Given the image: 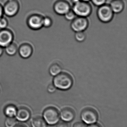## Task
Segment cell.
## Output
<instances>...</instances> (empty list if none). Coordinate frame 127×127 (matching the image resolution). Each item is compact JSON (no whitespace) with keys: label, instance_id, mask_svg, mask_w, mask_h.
<instances>
[{"label":"cell","instance_id":"8fae6325","mask_svg":"<svg viewBox=\"0 0 127 127\" xmlns=\"http://www.w3.org/2000/svg\"><path fill=\"white\" fill-rule=\"evenodd\" d=\"M31 115L30 110L27 107L23 106L18 108L15 117L18 121L25 122L29 119Z\"/></svg>","mask_w":127,"mask_h":127},{"label":"cell","instance_id":"7402d4cb","mask_svg":"<svg viewBox=\"0 0 127 127\" xmlns=\"http://www.w3.org/2000/svg\"><path fill=\"white\" fill-rule=\"evenodd\" d=\"M64 18L68 21H72L77 16L75 14L72 9L70 10L64 15Z\"/></svg>","mask_w":127,"mask_h":127},{"label":"cell","instance_id":"e0dca14e","mask_svg":"<svg viewBox=\"0 0 127 127\" xmlns=\"http://www.w3.org/2000/svg\"><path fill=\"white\" fill-rule=\"evenodd\" d=\"M17 110V108L14 105H8L5 108L4 113L8 117H14L16 116Z\"/></svg>","mask_w":127,"mask_h":127},{"label":"cell","instance_id":"1f68e13d","mask_svg":"<svg viewBox=\"0 0 127 127\" xmlns=\"http://www.w3.org/2000/svg\"><path fill=\"white\" fill-rule=\"evenodd\" d=\"M80 1V0H71V2H72V3H73V5L77 3L78 2Z\"/></svg>","mask_w":127,"mask_h":127},{"label":"cell","instance_id":"3957f363","mask_svg":"<svg viewBox=\"0 0 127 127\" xmlns=\"http://www.w3.org/2000/svg\"><path fill=\"white\" fill-rule=\"evenodd\" d=\"M98 7L96 15L98 20L104 23L111 22L113 18L114 13L109 5L105 4Z\"/></svg>","mask_w":127,"mask_h":127},{"label":"cell","instance_id":"4fadbf2b","mask_svg":"<svg viewBox=\"0 0 127 127\" xmlns=\"http://www.w3.org/2000/svg\"><path fill=\"white\" fill-rule=\"evenodd\" d=\"M60 116L63 121L69 122L72 121L75 118V114L74 111L72 108L66 107L62 110Z\"/></svg>","mask_w":127,"mask_h":127},{"label":"cell","instance_id":"cb8c5ba5","mask_svg":"<svg viewBox=\"0 0 127 127\" xmlns=\"http://www.w3.org/2000/svg\"><path fill=\"white\" fill-rule=\"evenodd\" d=\"M93 4L95 6L99 7L106 4L107 0H91Z\"/></svg>","mask_w":127,"mask_h":127},{"label":"cell","instance_id":"52a82bcc","mask_svg":"<svg viewBox=\"0 0 127 127\" xmlns=\"http://www.w3.org/2000/svg\"><path fill=\"white\" fill-rule=\"evenodd\" d=\"M98 113L92 108L88 107L83 110L81 114L82 121L87 124L95 123L98 120Z\"/></svg>","mask_w":127,"mask_h":127},{"label":"cell","instance_id":"7a4b0ae2","mask_svg":"<svg viewBox=\"0 0 127 127\" xmlns=\"http://www.w3.org/2000/svg\"><path fill=\"white\" fill-rule=\"evenodd\" d=\"M77 17L87 18L92 13V7L89 2L80 1L73 5L71 8Z\"/></svg>","mask_w":127,"mask_h":127},{"label":"cell","instance_id":"4dcf8cb0","mask_svg":"<svg viewBox=\"0 0 127 127\" xmlns=\"http://www.w3.org/2000/svg\"><path fill=\"white\" fill-rule=\"evenodd\" d=\"M14 127H27L26 126L23 124H19L16 125Z\"/></svg>","mask_w":127,"mask_h":127},{"label":"cell","instance_id":"83f0119b","mask_svg":"<svg viewBox=\"0 0 127 127\" xmlns=\"http://www.w3.org/2000/svg\"><path fill=\"white\" fill-rule=\"evenodd\" d=\"M3 8L2 5L0 4V18L3 17Z\"/></svg>","mask_w":127,"mask_h":127},{"label":"cell","instance_id":"8992f818","mask_svg":"<svg viewBox=\"0 0 127 127\" xmlns=\"http://www.w3.org/2000/svg\"><path fill=\"white\" fill-rule=\"evenodd\" d=\"M20 4L17 0H8L3 8V13L7 17H14L19 12Z\"/></svg>","mask_w":127,"mask_h":127},{"label":"cell","instance_id":"d4e9b609","mask_svg":"<svg viewBox=\"0 0 127 127\" xmlns=\"http://www.w3.org/2000/svg\"><path fill=\"white\" fill-rule=\"evenodd\" d=\"M56 88L55 85L53 84H50L47 87V91L49 93H53L55 91Z\"/></svg>","mask_w":127,"mask_h":127},{"label":"cell","instance_id":"5b68a950","mask_svg":"<svg viewBox=\"0 0 127 127\" xmlns=\"http://www.w3.org/2000/svg\"><path fill=\"white\" fill-rule=\"evenodd\" d=\"M89 21L87 18L76 17L70 24V27L75 32H84L88 28Z\"/></svg>","mask_w":127,"mask_h":127},{"label":"cell","instance_id":"30bf717a","mask_svg":"<svg viewBox=\"0 0 127 127\" xmlns=\"http://www.w3.org/2000/svg\"><path fill=\"white\" fill-rule=\"evenodd\" d=\"M43 17L39 15H32L28 18L27 25L32 30H39L43 27Z\"/></svg>","mask_w":127,"mask_h":127},{"label":"cell","instance_id":"277c9868","mask_svg":"<svg viewBox=\"0 0 127 127\" xmlns=\"http://www.w3.org/2000/svg\"><path fill=\"white\" fill-rule=\"evenodd\" d=\"M43 119L46 123L50 125H54L59 120V112L54 107H49L46 108L43 113Z\"/></svg>","mask_w":127,"mask_h":127},{"label":"cell","instance_id":"4316f807","mask_svg":"<svg viewBox=\"0 0 127 127\" xmlns=\"http://www.w3.org/2000/svg\"><path fill=\"white\" fill-rule=\"evenodd\" d=\"M56 127H69V125L65 122H61L57 125Z\"/></svg>","mask_w":127,"mask_h":127},{"label":"cell","instance_id":"ac0fdd59","mask_svg":"<svg viewBox=\"0 0 127 127\" xmlns=\"http://www.w3.org/2000/svg\"><path fill=\"white\" fill-rule=\"evenodd\" d=\"M49 72L51 75L56 76L61 72V67L58 64H53L50 67Z\"/></svg>","mask_w":127,"mask_h":127},{"label":"cell","instance_id":"f1b7e54d","mask_svg":"<svg viewBox=\"0 0 127 127\" xmlns=\"http://www.w3.org/2000/svg\"><path fill=\"white\" fill-rule=\"evenodd\" d=\"M88 127H101V126L99 124L93 123V124H91Z\"/></svg>","mask_w":127,"mask_h":127},{"label":"cell","instance_id":"2e32d148","mask_svg":"<svg viewBox=\"0 0 127 127\" xmlns=\"http://www.w3.org/2000/svg\"><path fill=\"white\" fill-rule=\"evenodd\" d=\"M6 54L9 56H14L18 52L17 46L15 43H12L6 47L4 48Z\"/></svg>","mask_w":127,"mask_h":127},{"label":"cell","instance_id":"484cf974","mask_svg":"<svg viewBox=\"0 0 127 127\" xmlns=\"http://www.w3.org/2000/svg\"><path fill=\"white\" fill-rule=\"evenodd\" d=\"M73 127H87V125L82 122H78L75 123Z\"/></svg>","mask_w":127,"mask_h":127},{"label":"cell","instance_id":"9c48e42d","mask_svg":"<svg viewBox=\"0 0 127 127\" xmlns=\"http://www.w3.org/2000/svg\"><path fill=\"white\" fill-rule=\"evenodd\" d=\"M14 35L13 32L7 29L0 30V46L4 48L13 42Z\"/></svg>","mask_w":127,"mask_h":127},{"label":"cell","instance_id":"6da1fadb","mask_svg":"<svg viewBox=\"0 0 127 127\" xmlns=\"http://www.w3.org/2000/svg\"><path fill=\"white\" fill-rule=\"evenodd\" d=\"M53 85L60 90H67L70 88L73 83L72 76L67 73L61 72L55 76Z\"/></svg>","mask_w":127,"mask_h":127},{"label":"cell","instance_id":"7c38bea8","mask_svg":"<svg viewBox=\"0 0 127 127\" xmlns=\"http://www.w3.org/2000/svg\"><path fill=\"white\" fill-rule=\"evenodd\" d=\"M19 55L22 58L27 59L30 58L33 53L32 47L27 43H24L21 45L18 49Z\"/></svg>","mask_w":127,"mask_h":127},{"label":"cell","instance_id":"44dd1931","mask_svg":"<svg viewBox=\"0 0 127 127\" xmlns=\"http://www.w3.org/2000/svg\"><path fill=\"white\" fill-rule=\"evenodd\" d=\"M53 24V21L51 18L49 17H44L43 18V27L49 28L52 26Z\"/></svg>","mask_w":127,"mask_h":127},{"label":"cell","instance_id":"603a6c76","mask_svg":"<svg viewBox=\"0 0 127 127\" xmlns=\"http://www.w3.org/2000/svg\"><path fill=\"white\" fill-rule=\"evenodd\" d=\"M8 25V22L6 18L2 17L0 18V29H5L7 28Z\"/></svg>","mask_w":127,"mask_h":127},{"label":"cell","instance_id":"f546056e","mask_svg":"<svg viewBox=\"0 0 127 127\" xmlns=\"http://www.w3.org/2000/svg\"><path fill=\"white\" fill-rule=\"evenodd\" d=\"M3 52H4V48H3L2 47L0 46V57L2 55Z\"/></svg>","mask_w":127,"mask_h":127},{"label":"cell","instance_id":"836d02e7","mask_svg":"<svg viewBox=\"0 0 127 127\" xmlns=\"http://www.w3.org/2000/svg\"></svg>","mask_w":127,"mask_h":127},{"label":"cell","instance_id":"ba28073f","mask_svg":"<svg viewBox=\"0 0 127 127\" xmlns=\"http://www.w3.org/2000/svg\"><path fill=\"white\" fill-rule=\"evenodd\" d=\"M53 9L56 14L59 15H64L71 8L70 4L65 0H58L53 5Z\"/></svg>","mask_w":127,"mask_h":127},{"label":"cell","instance_id":"9a60e30c","mask_svg":"<svg viewBox=\"0 0 127 127\" xmlns=\"http://www.w3.org/2000/svg\"><path fill=\"white\" fill-rule=\"evenodd\" d=\"M32 127H46L47 123L43 118L37 116L32 120Z\"/></svg>","mask_w":127,"mask_h":127},{"label":"cell","instance_id":"d6a6232c","mask_svg":"<svg viewBox=\"0 0 127 127\" xmlns=\"http://www.w3.org/2000/svg\"><path fill=\"white\" fill-rule=\"evenodd\" d=\"M80 1H83V2H89L91 0H80Z\"/></svg>","mask_w":127,"mask_h":127},{"label":"cell","instance_id":"ffe728a7","mask_svg":"<svg viewBox=\"0 0 127 127\" xmlns=\"http://www.w3.org/2000/svg\"><path fill=\"white\" fill-rule=\"evenodd\" d=\"M75 38L76 41L81 43L85 41L86 38V34L84 32H76L75 34Z\"/></svg>","mask_w":127,"mask_h":127},{"label":"cell","instance_id":"d6986e66","mask_svg":"<svg viewBox=\"0 0 127 127\" xmlns=\"http://www.w3.org/2000/svg\"><path fill=\"white\" fill-rule=\"evenodd\" d=\"M17 122V119L14 117H7L5 121V126L6 127H14Z\"/></svg>","mask_w":127,"mask_h":127},{"label":"cell","instance_id":"5bb4252c","mask_svg":"<svg viewBox=\"0 0 127 127\" xmlns=\"http://www.w3.org/2000/svg\"><path fill=\"white\" fill-rule=\"evenodd\" d=\"M111 10L114 14L122 12L125 8V3L123 0H112L109 4Z\"/></svg>","mask_w":127,"mask_h":127}]
</instances>
